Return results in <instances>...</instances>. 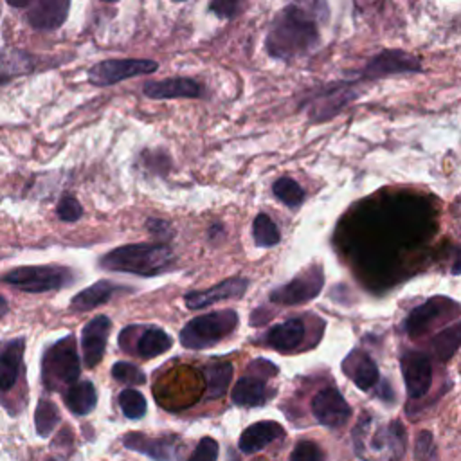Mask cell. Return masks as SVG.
<instances>
[{"mask_svg": "<svg viewBox=\"0 0 461 461\" xmlns=\"http://www.w3.org/2000/svg\"><path fill=\"white\" fill-rule=\"evenodd\" d=\"M238 313L230 308L211 312L191 319L180 330V342L187 349H203L229 337L238 326Z\"/></svg>", "mask_w": 461, "mask_h": 461, "instance_id": "277c9868", "label": "cell"}, {"mask_svg": "<svg viewBox=\"0 0 461 461\" xmlns=\"http://www.w3.org/2000/svg\"><path fill=\"white\" fill-rule=\"evenodd\" d=\"M124 286H119L112 281L101 279L90 286H86L85 290H81L79 294H76L70 301V310L72 312H90L104 303H108L115 292H119Z\"/></svg>", "mask_w": 461, "mask_h": 461, "instance_id": "ffe728a7", "label": "cell"}, {"mask_svg": "<svg viewBox=\"0 0 461 461\" xmlns=\"http://www.w3.org/2000/svg\"><path fill=\"white\" fill-rule=\"evenodd\" d=\"M279 436H283V427L277 421H256L241 432L240 448L245 454H254Z\"/></svg>", "mask_w": 461, "mask_h": 461, "instance_id": "44dd1931", "label": "cell"}, {"mask_svg": "<svg viewBox=\"0 0 461 461\" xmlns=\"http://www.w3.org/2000/svg\"><path fill=\"white\" fill-rule=\"evenodd\" d=\"M252 236L258 247H274L279 243L281 234L277 230V225L272 221V218L265 212L258 214L252 223Z\"/></svg>", "mask_w": 461, "mask_h": 461, "instance_id": "f546056e", "label": "cell"}, {"mask_svg": "<svg viewBox=\"0 0 461 461\" xmlns=\"http://www.w3.org/2000/svg\"><path fill=\"white\" fill-rule=\"evenodd\" d=\"M23 351H25V340L22 337L2 344V348H0V393L9 391L16 384Z\"/></svg>", "mask_w": 461, "mask_h": 461, "instance_id": "d6986e66", "label": "cell"}, {"mask_svg": "<svg viewBox=\"0 0 461 461\" xmlns=\"http://www.w3.org/2000/svg\"><path fill=\"white\" fill-rule=\"evenodd\" d=\"M405 389L411 398H421L432 382V367L430 360L421 351H405L400 360Z\"/></svg>", "mask_w": 461, "mask_h": 461, "instance_id": "8fae6325", "label": "cell"}, {"mask_svg": "<svg viewBox=\"0 0 461 461\" xmlns=\"http://www.w3.org/2000/svg\"><path fill=\"white\" fill-rule=\"evenodd\" d=\"M119 405L126 418L139 420L146 414V398L137 389H122L119 394Z\"/></svg>", "mask_w": 461, "mask_h": 461, "instance_id": "d6a6232c", "label": "cell"}, {"mask_svg": "<svg viewBox=\"0 0 461 461\" xmlns=\"http://www.w3.org/2000/svg\"><path fill=\"white\" fill-rule=\"evenodd\" d=\"M432 450V436L429 432H421L416 441V457H427Z\"/></svg>", "mask_w": 461, "mask_h": 461, "instance_id": "ab89813d", "label": "cell"}, {"mask_svg": "<svg viewBox=\"0 0 461 461\" xmlns=\"http://www.w3.org/2000/svg\"><path fill=\"white\" fill-rule=\"evenodd\" d=\"M312 412L321 425L330 429H339L346 425L351 416L348 402L335 387H324L313 396Z\"/></svg>", "mask_w": 461, "mask_h": 461, "instance_id": "30bf717a", "label": "cell"}, {"mask_svg": "<svg viewBox=\"0 0 461 461\" xmlns=\"http://www.w3.org/2000/svg\"><path fill=\"white\" fill-rule=\"evenodd\" d=\"M448 308H457L454 304V301L445 299V297H432L429 301H425L423 304L416 306L405 319V331L411 337L421 335L423 331L429 330V326Z\"/></svg>", "mask_w": 461, "mask_h": 461, "instance_id": "2e32d148", "label": "cell"}, {"mask_svg": "<svg viewBox=\"0 0 461 461\" xmlns=\"http://www.w3.org/2000/svg\"><path fill=\"white\" fill-rule=\"evenodd\" d=\"M110 328H112V319L106 315H97L83 326L81 351H83V360L86 367H94L103 360Z\"/></svg>", "mask_w": 461, "mask_h": 461, "instance_id": "4fadbf2b", "label": "cell"}, {"mask_svg": "<svg viewBox=\"0 0 461 461\" xmlns=\"http://www.w3.org/2000/svg\"><path fill=\"white\" fill-rule=\"evenodd\" d=\"M304 339V322L299 317H292L283 321L281 324L272 326L265 337L263 342L277 351H292L295 349Z\"/></svg>", "mask_w": 461, "mask_h": 461, "instance_id": "ac0fdd59", "label": "cell"}, {"mask_svg": "<svg viewBox=\"0 0 461 461\" xmlns=\"http://www.w3.org/2000/svg\"><path fill=\"white\" fill-rule=\"evenodd\" d=\"M34 70V59L31 54L18 49L0 50V85L11 81L16 76L31 74Z\"/></svg>", "mask_w": 461, "mask_h": 461, "instance_id": "cb8c5ba5", "label": "cell"}, {"mask_svg": "<svg viewBox=\"0 0 461 461\" xmlns=\"http://www.w3.org/2000/svg\"><path fill=\"white\" fill-rule=\"evenodd\" d=\"M420 70H421V63L416 56L398 50V49H391V50H384V52L376 54L366 65L362 77L380 79V77L393 76V74H412V72H420Z\"/></svg>", "mask_w": 461, "mask_h": 461, "instance_id": "9c48e42d", "label": "cell"}, {"mask_svg": "<svg viewBox=\"0 0 461 461\" xmlns=\"http://www.w3.org/2000/svg\"><path fill=\"white\" fill-rule=\"evenodd\" d=\"M346 90L344 88H333V90L326 92L322 97H315L313 101H310V110H308L310 119L312 121H324V119L333 117L349 99Z\"/></svg>", "mask_w": 461, "mask_h": 461, "instance_id": "4316f807", "label": "cell"}, {"mask_svg": "<svg viewBox=\"0 0 461 461\" xmlns=\"http://www.w3.org/2000/svg\"><path fill=\"white\" fill-rule=\"evenodd\" d=\"M461 346V321L441 330L432 339V349L439 360H448Z\"/></svg>", "mask_w": 461, "mask_h": 461, "instance_id": "f1b7e54d", "label": "cell"}, {"mask_svg": "<svg viewBox=\"0 0 461 461\" xmlns=\"http://www.w3.org/2000/svg\"><path fill=\"white\" fill-rule=\"evenodd\" d=\"M230 398H232V403L240 407H258V405H263L270 396L263 378L247 375L234 384L230 391Z\"/></svg>", "mask_w": 461, "mask_h": 461, "instance_id": "603a6c76", "label": "cell"}, {"mask_svg": "<svg viewBox=\"0 0 461 461\" xmlns=\"http://www.w3.org/2000/svg\"><path fill=\"white\" fill-rule=\"evenodd\" d=\"M79 357L72 335L47 348L41 360V378L47 389L58 391L63 385H72L79 378Z\"/></svg>", "mask_w": 461, "mask_h": 461, "instance_id": "5b68a950", "label": "cell"}, {"mask_svg": "<svg viewBox=\"0 0 461 461\" xmlns=\"http://www.w3.org/2000/svg\"><path fill=\"white\" fill-rule=\"evenodd\" d=\"M272 191H274V194L285 203V205H288V207H299L301 203H303V200H304V191H303V187L294 180V178H290V176H281V178H277L276 182H274V185H272Z\"/></svg>", "mask_w": 461, "mask_h": 461, "instance_id": "1f68e13d", "label": "cell"}, {"mask_svg": "<svg viewBox=\"0 0 461 461\" xmlns=\"http://www.w3.org/2000/svg\"><path fill=\"white\" fill-rule=\"evenodd\" d=\"M68 0H31L25 7L27 22L38 31H54L67 20Z\"/></svg>", "mask_w": 461, "mask_h": 461, "instance_id": "5bb4252c", "label": "cell"}, {"mask_svg": "<svg viewBox=\"0 0 461 461\" xmlns=\"http://www.w3.org/2000/svg\"><path fill=\"white\" fill-rule=\"evenodd\" d=\"M63 398H65V405L68 407V411L74 412V414H79V416L88 414L97 403L95 387L88 380H81V382L72 384L67 389Z\"/></svg>", "mask_w": 461, "mask_h": 461, "instance_id": "d4e9b609", "label": "cell"}, {"mask_svg": "<svg viewBox=\"0 0 461 461\" xmlns=\"http://www.w3.org/2000/svg\"><path fill=\"white\" fill-rule=\"evenodd\" d=\"M342 369L353 380V384L362 391L373 389L378 382V367H376L375 360L360 349L351 351L344 358Z\"/></svg>", "mask_w": 461, "mask_h": 461, "instance_id": "e0dca14e", "label": "cell"}, {"mask_svg": "<svg viewBox=\"0 0 461 461\" xmlns=\"http://www.w3.org/2000/svg\"><path fill=\"white\" fill-rule=\"evenodd\" d=\"M99 265L104 270L148 277L173 268L175 254L166 243H130L104 254Z\"/></svg>", "mask_w": 461, "mask_h": 461, "instance_id": "3957f363", "label": "cell"}, {"mask_svg": "<svg viewBox=\"0 0 461 461\" xmlns=\"http://www.w3.org/2000/svg\"><path fill=\"white\" fill-rule=\"evenodd\" d=\"M216 459H218V443H216V439L202 438L187 461H216Z\"/></svg>", "mask_w": 461, "mask_h": 461, "instance_id": "8d00e7d4", "label": "cell"}, {"mask_svg": "<svg viewBox=\"0 0 461 461\" xmlns=\"http://www.w3.org/2000/svg\"><path fill=\"white\" fill-rule=\"evenodd\" d=\"M56 212L58 216L63 220V221H77L81 216H83V207L81 203L77 202V198L70 196V194H65L58 207H56Z\"/></svg>", "mask_w": 461, "mask_h": 461, "instance_id": "d590c367", "label": "cell"}, {"mask_svg": "<svg viewBox=\"0 0 461 461\" xmlns=\"http://www.w3.org/2000/svg\"><path fill=\"white\" fill-rule=\"evenodd\" d=\"M203 88L191 77H169L160 81H149L144 85V95L151 99H175V97H200Z\"/></svg>", "mask_w": 461, "mask_h": 461, "instance_id": "9a60e30c", "label": "cell"}, {"mask_svg": "<svg viewBox=\"0 0 461 461\" xmlns=\"http://www.w3.org/2000/svg\"><path fill=\"white\" fill-rule=\"evenodd\" d=\"M310 9L312 5L290 4L277 13L265 38V49L272 58L288 61L317 47V13Z\"/></svg>", "mask_w": 461, "mask_h": 461, "instance_id": "6da1fadb", "label": "cell"}, {"mask_svg": "<svg viewBox=\"0 0 461 461\" xmlns=\"http://www.w3.org/2000/svg\"><path fill=\"white\" fill-rule=\"evenodd\" d=\"M7 312H9V304H7V299H5L4 295H0V317H4Z\"/></svg>", "mask_w": 461, "mask_h": 461, "instance_id": "60d3db41", "label": "cell"}, {"mask_svg": "<svg viewBox=\"0 0 461 461\" xmlns=\"http://www.w3.org/2000/svg\"><path fill=\"white\" fill-rule=\"evenodd\" d=\"M58 421H59L58 407L50 400H40V403L36 405V412H34L36 432L41 438H47V436H50V432L54 430Z\"/></svg>", "mask_w": 461, "mask_h": 461, "instance_id": "4dcf8cb0", "label": "cell"}, {"mask_svg": "<svg viewBox=\"0 0 461 461\" xmlns=\"http://www.w3.org/2000/svg\"><path fill=\"white\" fill-rule=\"evenodd\" d=\"M146 227L149 229V232L160 240H169L173 236V230L169 227V223L166 220H158V218H149L146 221Z\"/></svg>", "mask_w": 461, "mask_h": 461, "instance_id": "f35d334b", "label": "cell"}, {"mask_svg": "<svg viewBox=\"0 0 461 461\" xmlns=\"http://www.w3.org/2000/svg\"><path fill=\"white\" fill-rule=\"evenodd\" d=\"M2 281L13 285L29 294H43L59 290L72 281L70 270L54 265H36V267H18L2 276Z\"/></svg>", "mask_w": 461, "mask_h": 461, "instance_id": "8992f818", "label": "cell"}, {"mask_svg": "<svg viewBox=\"0 0 461 461\" xmlns=\"http://www.w3.org/2000/svg\"><path fill=\"white\" fill-rule=\"evenodd\" d=\"M290 461H324V454L313 441H299L290 454Z\"/></svg>", "mask_w": 461, "mask_h": 461, "instance_id": "e575fe53", "label": "cell"}, {"mask_svg": "<svg viewBox=\"0 0 461 461\" xmlns=\"http://www.w3.org/2000/svg\"><path fill=\"white\" fill-rule=\"evenodd\" d=\"M322 285H324V276L321 267H312L301 272L299 276H295L290 283L270 292V301L285 306L308 303L321 294Z\"/></svg>", "mask_w": 461, "mask_h": 461, "instance_id": "ba28073f", "label": "cell"}, {"mask_svg": "<svg viewBox=\"0 0 461 461\" xmlns=\"http://www.w3.org/2000/svg\"><path fill=\"white\" fill-rule=\"evenodd\" d=\"M209 9L220 18H234L240 11V4L234 0H216L209 4Z\"/></svg>", "mask_w": 461, "mask_h": 461, "instance_id": "74e56055", "label": "cell"}, {"mask_svg": "<svg viewBox=\"0 0 461 461\" xmlns=\"http://www.w3.org/2000/svg\"><path fill=\"white\" fill-rule=\"evenodd\" d=\"M157 61L153 59H104L88 68V83L94 86H112L122 79H130L142 74H151L157 70Z\"/></svg>", "mask_w": 461, "mask_h": 461, "instance_id": "52a82bcc", "label": "cell"}, {"mask_svg": "<svg viewBox=\"0 0 461 461\" xmlns=\"http://www.w3.org/2000/svg\"><path fill=\"white\" fill-rule=\"evenodd\" d=\"M353 447L364 461H400L405 452V429L398 420L376 423L364 414L353 429Z\"/></svg>", "mask_w": 461, "mask_h": 461, "instance_id": "7a4b0ae2", "label": "cell"}, {"mask_svg": "<svg viewBox=\"0 0 461 461\" xmlns=\"http://www.w3.org/2000/svg\"><path fill=\"white\" fill-rule=\"evenodd\" d=\"M247 288H249L247 277L232 276V277H227V279L216 283L214 286H211L203 292H187L184 295V301L189 310H200V308H205V306L220 303V301L238 299L247 292Z\"/></svg>", "mask_w": 461, "mask_h": 461, "instance_id": "7c38bea8", "label": "cell"}, {"mask_svg": "<svg viewBox=\"0 0 461 461\" xmlns=\"http://www.w3.org/2000/svg\"><path fill=\"white\" fill-rule=\"evenodd\" d=\"M232 378V364L230 362H216L207 366L205 380H207V396L216 400L225 394Z\"/></svg>", "mask_w": 461, "mask_h": 461, "instance_id": "83f0119b", "label": "cell"}, {"mask_svg": "<svg viewBox=\"0 0 461 461\" xmlns=\"http://www.w3.org/2000/svg\"><path fill=\"white\" fill-rule=\"evenodd\" d=\"M126 448L137 450L155 461H173V443L166 438H148L140 432H130L122 438Z\"/></svg>", "mask_w": 461, "mask_h": 461, "instance_id": "7402d4cb", "label": "cell"}, {"mask_svg": "<svg viewBox=\"0 0 461 461\" xmlns=\"http://www.w3.org/2000/svg\"><path fill=\"white\" fill-rule=\"evenodd\" d=\"M171 344H173L171 337L162 328L151 326L139 335V340L135 342V351L142 358H153L167 351Z\"/></svg>", "mask_w": 461, "mask_h": 461, "instance_id": "484cf974", "label": "cell"}, {"mask_svg": "<svg viewBox=\"0 0 461 461\" xmlns=\"http://www.w3.org/2000/svg\"><path fill=\"white\" fill-rule=\"evenodd\" d=\"M112 376L117 382L128 384V385H139L146 382V375L142 373V369H139L135 364H130V362H115L112 366Z\"/></svg>", "mask_w": 461, "mask_h": 461, "instance_id": "836d02e7", "label": "cell"}]
</instances>
